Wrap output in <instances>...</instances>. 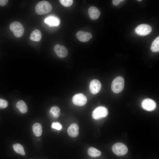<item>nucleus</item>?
<instances>
[{"label": "nucleus", "mask_w": 159, "mask_h": 159, "mask_svg": "<svg viewBox=\"0 0 159 159\" xmlns=\"http://www.w3.org/2000/svg\"><path fill=\"white\" fill-rule=\"evenodd\" d=\"M35 11L39 15L44 14L51 12L52 7L47 1H43L39 2L35 6Z\"/></svg>", "instance_id": "nucleus-1"}, {"label": "nucleus", "mask_w": 159, "mask_h": 159, "mask_svg": "<svg viewBox=\"0 0 159 159\" xmlns=\"http://www.w3.org/2000/svg\"><path fill=\"white\" fill-rule=\"evenodd\" d=\"M72 101L75 105L82 106L86 104L87 99L84 94L82 93H78L75 94L73 96Z\"/></svg>", "instance_id": "nucleus-7"}, {"label": "nucleus", "mask_w": 159, "mask_h": 159, "mask_svg": "<svg viewBox=\"0 0 159 159\" xmlns=\"http://www.w3.org/2000/svg\"><path fill=\"white\" fill-rule=\"evenodd\" d=\"M141 106L144 110L148 111H152L156 108L155 102L152 99L147 98L144 100L141 103Z\"/></svg>", "instance_id": "nucleus-8"}, {"label": "nucleus", "mask_w": 159, "mask_h": 159, "mask_svg": "<svg viewBox=\"0 0 159 159\" xmlns=\"http://www.w3.org/2000/svg\"><path fill=\"white\" fill-rule=\"evenodd\" d=\"M32 130L35 135L37 137L40 136L42 133V127L39 123H35L32 126Z\"/></svg>", "instance_id": "nucleus-16"}, {"label": "nucleus", "mask_w": 159, "mask_h": 159, "mask_svg": "<svg viewBox=\"0 0 159 159\" xmlns=\"http://www.w3.org/2000/svg\"><path fill=\"white\" fill-rule=\"evenodd\" d=\"M38 141H39V140H40V138H39V139H38Z\"/></svg>", "instance_id": "nucleus-27"}, {"label": "nucleus", "mask_w": 159, "mask_h": 159, "mask_svg": "<svg viewBox=\"0 0 159 159\" xmlns=\"http://www.w3.org/2000/svg\"><path fill=\"white\" fill-rule=\"evenodd\" d=\"M124 86V80L121 76H118L113 80L111 84V89L115 93H118L123 90Z\"/></svg>", "instance_id": "nucleus-2"}, {"label": "nucleus", "mask_w": 159, "mask_h": 159, "mask_svg": "<svg viewBox=\"0 0 159 159\" xmlns=\"http://www.w3.org/2000/svg\"><path fill=\"white\" fill-rule=\"evenodd\" d=\"M123 0H113L112 1V3L113 5L115 6H117L118 5L119 3L123 1Z\"/></svg>", "instance_id": "nucleus-25"}, {"label": "nucleus", "mask_w": 159, "mask_h": 159, "mask_svg": "<svg viewBox=\"0 0 159 159\" xmlns=\"http://www.w3.org/2000/svg\"><path fill=\"white\" fill-rule=\"evenodd\" d=\"M8 105V102L4 99H0V109H4Z\"/></svg>", "instance_id": "nucleus-23"}, {"label": "nucleus", "mask_w": 159, "mask_h": 159, "mask_svg": "<svg viewBox=\"0 0 159 159\" xmlns=\"http://www.w3.org/2000/svg\"><path fill=\"white\" fill-rule=\"evenodd\" d=\"M16 106L19 109V111L22 113H25L27 111V106L23 100H20L18 101L16 104Z\"/></svg>", "instance_id": "nucleus-17"}, {"label": "nucleus", "mask_w": 159, "mask_h": 159, "mask_svg": "<svg viewBox=\"0 0 159 159\" xmlns=\"http://www.w3.org/2000/svg\"><path fill=\"white\" fill-rule=\"evenodd\" d=\"M59 1L62 5L66 7L70 6L73 2L72 0H60Z\"/></svg>", "instance_id": "nucleus-22"}, {"label": "nucleus", "mask_w": 159, "mask_h": 159, "mask_svg": "<svg viewBox=\"0 0 159 159\" xmlns=\"http://www.w3.org/2000/svg\"><path fill=\"white\" fill-rule=\"evenodd\" d=\"M152 28L149 25L143 24L137 26L135 31L138 34L141 36H145L149 34L152 31Z\"/></svg>", "instance_id": "nucleus-6"}, {"label": "nucleus", "mask_w": 159, "mask_h": 159, "mask_svg": "<svg viewBox=\"0 0 159 159\" xmlns=\"http://www.w3.org/2000/svg\"><path fill=\"white\" fill-rule=\"evenodd\" d=\"M89 88L91 93L93 94H96L100 90L101 88V84L99 80L94 79L90 82Z\"/></svg>", "instance_id": "nucleus-10"}, {"label": "nucleus", "mask_w": 159, "mask_h": 159, "mask_svg": "<svg viewBox=\"0 0 159 159\" xmlns=\"http://www.w3.org/2000/svg\"><path fill=\"white\" fill-rule=\"evenodd\" d=\"M68 134L72 138L77 137L79 134V127L78 125L75 123L72 124L67 130Z\"/></svg>", "instance_id": "nucleus-12"}, {"label": "nucleus", "mask_w": 159, "mask_h": 159, "mask_svg": "<svg viewBox=\"0 0 159 159\" xmlns=\"http://www.w3.org/2000/svg\"><path fill=\"white\" fill-rule=\"evenodd\" d=\"M88 12L90 17L93 20L98 19L100 14L99 9L94 6L90 7L88 9Z\"/></svg>", "instance_id": "nucleus-13"}, {"label": "nucleus", "mask_w": 159, "mask_h": 159, "mask_svg": "<svg viewBox=\"0 0 159 159\" xmlns=\"http://www.w3.org/2000/svg\"><path fill=\"white\" fill-rule=\"evenodd\" d=\"M8 1L7 0H0V6H4L7 3Z\"/></svg>", "instance_id": "nucleus-26"}, {"label": "nucleus", "mask_w": 159, "mask_h": 159, "mask_svg": "<svg viewBox=\"0 0 159 159\" xmlns=\"http://www.w3.org/2000/svg\"><path fill=\"white\" fill-rule=\"evenodd\" d=\"M10 29L16 37L19 38L23 35L24 32V28L22 25L17 21H14L10 25Z\"/></svg>", "instance_id": "nucleus-3"}, {"label": "nucleus", "mask_w": 159, "mask_h": 159, "mask_svg": "<svg viewBox=\"0 0 159 159\" xmlns=\"http://www.w3.org/2000/svg\"><path fill=\"white\" fill-rule=\"evenodd\" d=\"M76 35L78 40L82 42H87L92 37V35L90 33L82 31L77 32Z\"/></svg>", "instance_id": "nucleus-11"}, {"label": "nucleus", "mask_w": 159, "mask_h": 159, "mask_svg": "<svg viewBox=\"0 0 159 159\" xmlns=\"http://www.w3.org/2000/svg\"><path fill=\"white\" fill-rule=\"evenodd\" d=\"M13 147L14 150L17 153L22 155H25L23 147L21 144L18 143L14 144L13 145Z\"/></svg>", "instance_id": "nucleus-20"}, {"label": "nucleus", "mask_w": 159, "mask_h": 159, "mask_svg": "<svg viewBox=\"0 0 159 159\" xmlns=\"http://www.w3.org/2000/svg\"><path fill=\"white\" fill-rule=\"evenodd\" d=\"M54 50L57 56L61 58L66 57L68 54V51L67 48L59 44H57L54 46Z\"/></svg>", "instance_id": "nucleus-9"}, {"label": "nucleus", "mask_w": 159, "mask_h": 159, "mask_svg": "<svg viewBox=\"0 0 159 159\" xmlns=\"http://www.w3.org/2000/svg\"><path fill=\"white\" fill-rule=\"evenodd\" d=\"M44 21L50 26H57L60 23V20L58 18L53 16L47 17L45 19Z\"/></svg>", "instance_id": "nucleus-14"}, {"label": "nucleus", "mask_w": 159, "mask_h": 159, "mask_svg": "<svg viewBox=\"0 0 159 159\" xmlns=\"http://www.w3.org/2000/svg\"><path fill=\"white\" fill-rule=\"evenodd\" d=\"M108 114L107 109L104 106L96 108L93 111L92 117L95 120H98L105 117Z\"/></svg>", "instance_id": "nucleus-5"}, {"label": "nucleus", "mask_w": 159, "mask_h": 159, "mask_svg": "<svg viewBox=\"0 0 159 159\" xmlns=\"http://www.w3.org/2000/svg\"><path fill=\"white\" fill-rule=\"evenodd\" d=\"M52 127L58 130H60L62 127L61 124L58 122H53L52 124Z\"/></svg>", "instance_id": "nucleus-24"}, {"label": "nucleus", "mask_w": 159, "mask_h": 159, "mask_svg": "<svg viewBox=\"0 0 159 159\" xmlns=\"http://www.w3.org/2000/svg\"><path fill=\"white\" fill-rule=\"evenodd\" d=\"M151 49L154 52L159 51V37H157L153 42L151 47Z\"/></svg>", "instance_id": "nucleus-21"}, {"label": "nucleus", "mask_w": 159, "mask_h": 159, "mask_svg": "<svg viewBox=\"0 0 159 159\" xmlns=\"http://www.w3.org/2000/svg\"><path fill=\"white\" fill-rule=\"evenodd\" d=\"M42 34L40 31L37 29L34 30L31 33L30 38L32 41L38 42L41 39Z\"/></svg>", "instance_id": "nucleus-15"}, {"label": "nucleus", "mask_w": 159, "mask_h": 159, "mask_svg": "<svg viewBox=\"0 0 159 159\" xmlns=\"http://www.w3.org/2000/svg\"><path fill=\"white\" fill-rule=\"evenodd\" d=\"M49 112L51 115L53 117L57 118L60 115V110L59 107L54 106L50 108Z\"/></svg>", "instance_id": "nucleus-19"}, {"label": "nucleus", "mask_w": 159, "mask_h": 159, "mask_svg": "<svg viewBox=\"0 0 159 159\" xmlns=\"http://www.w3.org/2000/svg\"><path fill=\"white\" fill-rule=\"evenodd\" d=\"M112 150L115 154L119 156L125 155L128 151V148L126 146L121 143L115 144L112 147Z\"/></svg>", "instance_id": "nucleus-4"}, {"label": "nucleus", "mask_w": 159, "mask_h": 159, "mask_svg": "<svg viewBox=\"0 0 159 159\" xmlns=\"http://www.w3.org/2000/svg\"><path fill=\"white\" fill-rule=\"evenodd\" d=\"M138 1H142V0H137Z\"/></svg>", "instance_id": "nucleus-28"}, {"label": "nucleus", "mask_w": 159, "mask_h": 159, "mask_svg": "<svg viewBox=\"0 0 159 159\" xmlns=\"http://www.w3.org/2000/svg\"><path fill=\"white\" fill-rule=\"evenodd\" d=\"M88 155L91 157H96L100 156L101 154V152L97 149L91 147L87 151Z\"/></svg>", "instance_id": "nucleus-18"}]
</instances>
